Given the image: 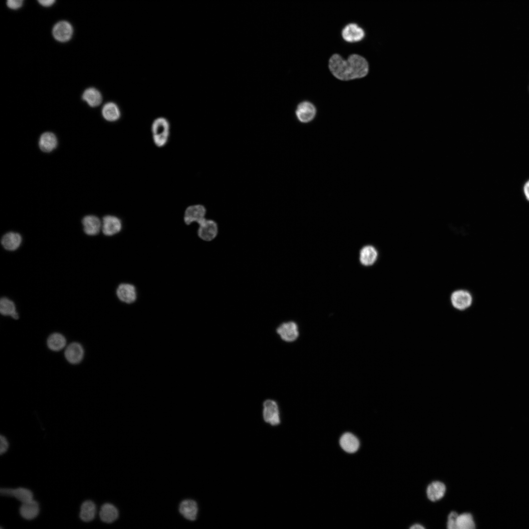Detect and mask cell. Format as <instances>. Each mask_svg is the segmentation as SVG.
I'll list each match as a JSON object with an SVG mask.
<instances>
[{"label":"cell","instance_id":"cell-1","mask_svg":"<svg viewBox=\"0 0 529 529\" xmlns=\"http://www.w3.org/2000/svg\"><path fill=\"white\" fill-rule=\"evenodd\" d=\"M329 68L335 77L345 81L363 77L369 70L367 60L357 54L350 55L346 60L338 54H333L329 59Z\"/></svg>","mask_w":529,"mask_h":529},{"label":"cell","instance_id":"cell-2","mask_svg":"<svg viewBox=\"0 0 529 529\" xmlns=\"http://www.w3.org/2000/svg\"><path fill=\"white\" fill-rule=\"evenodd\" d=\"M170 125L167 119L159 117L156 119L151 125L152 138L154 144L162 147L167 144L169 137Z\"/></svg>","mask_w":529,"mask_h":529},{"label":"cell","instance_id":"cell-3","mask_svg":"<svg viewBox=\"0 0 529 529\" xmlns=\"http://www.w3.org/2000/svg\"><path fill=\"white\" fill-rule=\"evenodd\" d=\"M263 417L264 422L272 426L281 423L280 411L277 403L274 400L267 399L263 404Z\"/></svg>","mask_w":529,"mask_h":529},{"label":"cell","instance_id":"cell-4","mask_svg":"<svg viewBox=\"0 0 529 529\" xmlns=\"http://www.w3.org/2000/svg\"><path fill=\"white\" fill-rule=\"evenodd\" d=\"M197 230L198 237L205 241H211L217 237L218 233V225L214 219H204L198 224Z\"/></svg>","mask_w":529,"mask_h":529},{"label":"cell","instance_id":"cell-5","mask_svg":"<svg viewBox=\"0 0 529 529\" xmlns=\"http://www.w3.org/2000/svg\"><path fill=\"white\" fill-rule=\"evenodd\" d=\"M276 333L281 339L286 342H292L297 339L299 331L297 324L293 321L282 323L276 328Z\"/></svg>","mask_w":529,"mask_h":529},{"label":"cell","instance_id":"cell-6","mask_svg":"<svg viewBox=\"0 0 529 529\" xmlns=\"http://www.w3.org/2000/svg\"><path fill=\"white\" fill-rule=\"evenodd\" d=\"M206 208L202 204H197L190 205L185 210L184 215V221L186 224L189 225L196 222L199 224L206 218Z\"/></svg>","mask_w":529,"mask_h":529},{"label":"cell","instance_id":"cell-7","mask_svg":"<svg viewBox=\"0 0 529 529\" xmlns=\"http://www.w3.org/2000/svg\"><path fill=\"white\" fill-rule=\"evenodd\" d=\"M451 303L453 307L459 311H463L469 308L473 302L471 294L465 289L454 291L451 295Z\"/></svg>","mask_w":529,"mask_h":529},{"label":"cell","instance_id":"cell-8","mask_svg":"<svg viewBox=\"0 0 529 529\" xmlns=\"http://www.w3.org/2000/svg\"><path fill=\"white\" fill-rule=\"evenodd\" d=\"M84 353V348L80 343L73 342L67 345L65 348L64 356L70 363L77 364L83 360Z\"/></svg>","mask_w":529,"mask_h":529},{"label":"cell","instance_id":"cell-9","mask_svg":"<svg viewBox=\"0 0 529 529\" xmlns=\"http://www.w3.org/2000/svg\"><path fill=\"white\" fill-rule=\"evenodd\" d=\"M122 228V222L119 217L107 215L103 217L101 230L105 235L114 236L120 232Z\"/></svg>","mask_w":529,"mask_h":529},{"label":"cell","instance_id":"cell-10","mask_svg":"<svg viewBox=\"0 0 529 529\" xmlns=\"http://www.w3.org/2000/svg\"><path fill=\"white\" fill-rule=\"evenodd\" d=\"M52 33L56 40L62 43L67 42L72 37L73 28L67 21H60L54 25Z\"/></svg>","mask_w":529,"mask_h":529},{"label":"cell","instance_id":"cell-11","mask_svg":"<svg viewBox=\"0 0 529 529\" xmlns=\"http://www.w3.org/2000/svg\"><path fill=\"white\" fill-rule=\"evenodd\" d=\"M316 110L313 103L305 101L300 103L295 111V115L298 120L303 123H307L312 121L315 116Z\"/></svg>","mask_w":529,"mask_h":529},{"label":"cell","instance_id":"cell-12","mask_svg":"<svg viewBox=\"0 0 529 529\" xmlns=\"http://www.w3.org/2000/svg\"><path fill=\"white\" fill-rule=\"evenodd\" d=\"M116 294L120 301L126 304L134 303L137 298L136 287L129 283H121L119 285L116 290Z\"/></svg>","mask_w":529,"mask_h":529},{"label":"cell","instance_id":"cell-13","mask_svg":"<svg viewBox=\"0 0 529 529\" xmlns=\"http://www.w3.org/2000/svg\"><path fill=\"white\" fill-rule=\"evenodd\" d=\"M379 253L376 248L367 244L361 248L359 251V259L361 264L366 267L374 265L378 258Z\"/></svg>","mask_w":529,"mask_h":529},{"label":"cell","instance_id":"cell-14","mask_svg":"<svg viewBox=\"0 0 529 529\" xmlns=\"http://www.w3.org/2000/svg\"><path fill=\"white\" fill-rule=\"evenodd\" d=\"M341 35L343 39L349 43L359 42L363 39L365 33L363 29L354 23L349 24L342 29Z\"/></svg>","mask_w":529,"mask_h":529},{"label":"cell","instance_id":"cell-15","mask_svg":"<svg viewBox=\"0 0 529 529\" xmlns=\"http://www.w3.org/2000/svg\"><path fill=\"white\" fill-rule=\"evenodd\" d=\"M179 510L186 519L194 521L198 513V505L196 502L192 500H185L180 503Z\"/></svg>","mask_w":529,"mask_h":529},{"label":"cell","instance_id":"cell-16","mask_svg":"<svg viewBox=\"0 0 529 529\" xmlns=\"http://www.w3.org/2000/svg\"><path fill=\"white\" fill-rule=\"evenodd\" d=\"M82 223L84 232L90 236L98 234L102 227V223L99 218L93 215L85 216L82 219Z\"/></svg>","mask_w":529,"mask_h":529},{"label":"cell","instance_id":"cell-17","mask_svg":"<svg viewBox=\"0 0 529 529\" xmlns=\"http://www.w3.org/2000/svg\"><path fill=\"white\" fill-rule=\"evenodd\" d=\"M339 444L342 449L348 453H355L360 447L359 439L350 433H346L342 435Z\"/></svg>","mask_w":529,"mask_h":529},{"label":"cell","instance_id":"cell-18","mask_svg":"<svg viewBox=\"0 0 529 529\" xmlns=\"http://www.w3.org/2000/svg\"><path fill=\"white\" fill-rule=\"evenodd\" d=\"M57 145V139L53 133L46 132L41 135L39 141V146L42 151L46 153L50 152L54 150Z\"/></svg>","mask_w":529,"mask_h":529},{"label":"cell","instance_id":"cell-19","mask_svg":"<svg viewBox=\"0 0 529 529\" xmlns=\"http://www.w3.org/2000/svg\"><path fill=\"white\" fill-rule=\"evenodd\" d=\"M446 491L445 485L439 481L431 483L427 488V495L428 499L433 502H435L441 499Z\"/></svg>","mask_w":529,"mask_h":529},{"label":"cell","instance_id":"cell-20","mask_svg":"<svg viewBox=\"0 0 529 529\" xmlns=\"http://www.w3.org/2000/svg\"><path fill=\"white\" fill-rule=\"evenodd\" d=\"M39 513V504L33 500L23 503L20 508V515L26 520H30L34 519Z\"/></svg>","mask_w":529,"mask_h":529},{"label":"cell","instance_id":"cell-21","mask_svg":"<svg viewBox=\"0 0 529 529\" xmlns=\"http://www.w3.org/2000/svg\"><path fill=\"white\" fill-rule=\"evenodd\" d=\"M101 113L106 120L111 122L117 121L121 116L119 106L113 102L105 103L102 107Z\"/></svg>","mask_w":529,"mask_h":529},{"label":"cell","instance_id":"cell-22","mask_svg":"<svg viewBox=\"0 0 529 529\" xmlns=\"http://www.w3.org/2000/svg\"><path fill=\"white\" fill-rule=\"evenodd\" d=\"M47 346L54 352L60 351L67 346V340L61 334L54 333L49 336L47 341Z\"/></svg>","mask_w":529,"mask_h":529},{"label":"cell","instance_id":"cell-23","mask_svg":"<svg viewBox=\"0 0 529 529\" xmlns=\"http://www.w3.org/2000/svg\"><path fill=\"white\" fill-rule=\"evenodd\" d=\"M1 242L5 249L9 251L15 250L22 242V237L17 233L10 232L2 237Z\"/></svg>","mask_w":529,"mask_h":529},{"label":"cell","instance_id":"cell-24","mask_svg":"<svg viewBox=\"0 0 529 529\" xmlns=\"http://www.w3.org/2000/svg\"><path fill=\"white\" fill-rule=\"evenodd\" d=\"M82 98L90 106L92 107L99 106L102 101L101 93L94 87L86 89L82 94Z\"/></svg>","mask_w":529,"mask_h":529},{"label":"cell","instance_id":"cell-25","mask_svg":"<svg viewBox=\"0 0 529 529\" xmlns=\"http://www.w3.org/2000/svg\"><path fill=\"white\" fill-rule=\"evenodd\" d=\"M118 510L113 505L106 503L102 505L99 511V516L102 521L111 523L118 517Z\"/></svg>","mask_w":529,"mask_h":529},{"label":"cell","instance_id":"cell-26","mask_svg":"<svg viewBox=\"0 0 529 529\" xmlns=\"http://www.w3.org/2000/svg\"><path fill=\"white\" fill-rule=\"evenodd\" d=\"M96 507L91 501H86L81 505L79 517L81 520L88 522L92 521L96 515Z\"/></svg>","mask_w":529,"mask_h":529},{"label":"cell","instance_id":"cell-27","mask_svg":"<svg viewBox=\"0 0 529 529\" xmlns=\"http://www.w3.org/2000/svg\"><path fill=\"white\" fill-rule=\"evenodd\" d=\"M0 312L3 315L11 316L15 319L19 317L14 303L6 297H2L0 299Z\"/></svg>","mask_w":529,"mask_h":529},{"label":"cell","instance_id":"cell-28","mask_svg":"<svg viewBox=\"0 0 529 529\" xmlns=\"http://www.w3.org/2000/svg\"><path fill=\"white\" fill-rule=\"evenodd\" d=\"M457 529H473L475 524L471 514L464 513L458 515L457 520Z\"/></svg>","mask_w":529,"mask_h":529},{"label":"cell","instance_id":"cell-29","mask_svg":"<svg viewBox=\"0 0 529 529\" xmlns=\"http://www.w3.org/2000/svg\"><path fill=\"white\" fill-rule=\"evenodd\" d=\"M11 497H14L22 504L29 502L33 500L32 492L24 487H19L12 489Z\"/></svg>","mask_w":529,"mask_h":529},{"label":"cell","instance_id":"cell-30","mask_svg":"<svg viewBox=\"0 0 529 529\" xmlns=\"http://www.w3.org/2000/svg\"><path fill=\"white\" fill-rule=\"evenodd\" d=\"M458 514L455 511H452L448 517L447 528L449 529H457V520Z\"/></svg>","mask_w":529,"mask_h":529},{"label":"cell","instance_id":"cell-31","mask_svg":"<svg viewBox=\"0 0 529 529\" xmlns=\"http://www.w3.org/2000/svg\"><path fill=\"white\" fill-rule=\"evenodd\" d=\"M24 0H7L6 5L11 9H17L23 5Z\"/></svg>","mask_w":529,"mask_h":529},{"label":"cell","instance_id":"cell-32","mask_svg":"<svg viewBox=\"0 0 529 529\" xmlns=\"http://www.w3.org/2000/svg\"><path fill=\"white\" fill-rule=\"evenodd\" d=\"M8 448V443L6 438L3 435L0 436V454L2 455L5 453Z\"/></svg>","mask_w":529,"mask_h":529},{"label":"cell","instance_id":"cell-33","mask_svg":"<svg viewBox=\"0 0 529 529\" xmlns=\"http://www.w3.org/2000/svg\"><path fill=\"white\" fill-rule=\"evenodd\" d=\"M523 193L526 199L529 201V179L524 185Z\"/></svg>","mask_w":529,"mask_h":529},{"label":"cell","instance_id":"cell-34","mask_svg":"<svg viewBox=\"0 0 529 529\" xmlns=\"http://www.w3.org/2000/svg\"><path fill=\"white\" fill-rule=\"evenodd\" d=\"M38 2L43 6L49 7L53 4L55 0H37Z\"/></svg>","mask_w":529,"mask_h":529},{"label":"cell","instance_id":"cell-35","mask_svg":"<svg viewBox=\"0 0 529 529\" xmlns=\"http://www.w3.org/2000/svg\"><path fill=\"white\" fill-rule=\"evenodd\" d=\"M410 529H425V528L420 524H415L413 525L412 526H411L410 527Z\"/></svg>","mask_w":529,"mask_h":529}]
</instances>
